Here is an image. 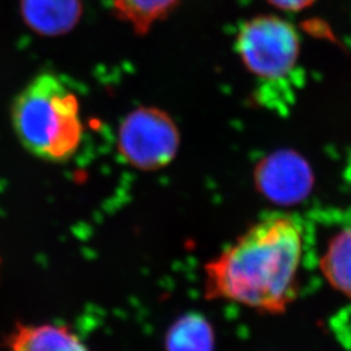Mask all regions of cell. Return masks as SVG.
Returning <instances> with one entry per match:
<instances>
[{
  "label": "cell",
  "mask_w": 351,
  "mask_h": 351,
  "mask_svg": "<svg viewBox=\"0 0 351 351\" xmlns=\"http://www.w3.org/2000/svg\"><path fill=\"white\" fill-rule=\"evenodd\" d=\"M254 181L267 199L289 206L308 195L314 185V176L310 165L297 152L280 150L258 163Z\"/></svg>",
  "instance_id": "5b68a950"
},
{
  "label": "cell",
  "mask_w": 351,
  "mask_h": 351,
  "mask_svg": "<svg viewBox=\"0 0 351 351\" xmlns=\"http://www.w3.org/2000/svg\"><path fill=\"white\" fill-rule=\"evenodd\" d=\"M276 10L284 12H301L311 7L316 0H265Z\"/></svg>",
  "instance_id": "8fae6325"
},
{
  "label": "cell",
  "mask_w": 351,
  "mask_h": 351,
  "mask_svg": "<svg viewBox=\"0 0 351 351\" xmlns=\"http://www.w3.org/2000/svg\"><path fill=\"white\" fill-rule=\"evenodd\" d=\"M181 136L172 116L162 108L142 106L126 114L117 132V151L129 167L152 172L172 163Z\"/></svg>",
  "instance_id": "277c9868"
},
{
  "label": "cell",
  "mask_w": 351,
  "mask_h": 351,
  "mask_svg": "<svg viewBox=\"0 0 351 351\" xmlns=\"http://www.w3.org/2000/svg\"><path fill=\"white\" fill-rule=\"evenodd\" d=\"M10 351H91L71 326L56 323L24 324L16 328Z\"/></svg>",
  "instance_id": "ba28073f"
},
{
  "label": "cell",
  "mask_w": 351,
  "mask_h": 351,
  "mask_svg": "<svg viewBox=\"0 0 351 351\" xmlns=\"http://www.w3.org/2000/svg\"><path fill=\"white\" fill-rule=\"evenodd\" d=\"M326 232L319 258L320 271L332 288L351 298V213L339 217Z\"/></svg>",
  "instance_id": "52a82bcc"
},
{
  "label": "cell",
  "mask_w": 351,
  "mask_h": 351,
  "mask_svg": "<svg viewBox=\"0 0 351 351\" xmlns=\"http://www.w3.org/2000/svg\"><path fill=\"white\" fill-rule=\"evenodd\" d=\"M306 226L293 213L265 215L203 267L207 301L282 315L298 295Z\"/></svg>",
  "instance_id": "6da1fadb"
},
{
  "label": "cell",
  "mask_w": 351,
  "mask_h": 351,
  "mask_svg": "<svg viewBox=\"0 0 351 351\" xmlns=\"http://www.w3.org/2000/svg\"><path fill=\"white\" fill-rule=\"evenodd\" d=\"M85 0H20L25 25L42 37H62L80 24Z\"/></svg>",
  "instance_id": "8992f818"
},
{
  "label": "cell",
  "mask_w": 351,
  "mask_h": 351,
  "mask_svg": "<svg viewBox=\"0 0 351 351\" xmlns=\"http://www.w3.org/2000/svg\"><path fill=\"white\" fill-rule=\"evenodd\" d=\"M12 125L26 151L51 163L72 159L84 138L80 99L52 73L38 75L19 93L13 101Z\"/></svg>",
  "instance_id": "7a4b0ae2"
},
{
  "label": "cell",
  "mask_w": 351,
  "mask_h": 351,
  "mask_svg": "<svg viewBox=\"0 0 351 351\" xmlns=\"http://www.w3.org/2000/svg\"><path fill=\"white\" fill-rule=\"evenodd\" d=\"M216 337L211 323L199 314L182 315L168 328L165 351H215Z\"/></svg>",
  "instance_id": "9c48e42d"
},
{
  "label": "cell",
  "mask_w": 351,
  "mask_h": 351,
  "mask_svg": "<svg viewBox=\"0 0 351 351\" xmlns=\"http://www.w3.org/2000/svg\"><path fill=\"white\" fill-rule=\"evenodd\" d=\"M234 49L245 68L264 86L284 85L298 65L301 39L288 20L258 14L241 25Z\"/></svg>",
  "instance_id": "3957f363"
},
{
  "label": "cell",
  "mask_w": 351,
  "mask_h": 351,
  "mask_svg": "<svg viewBox=\"0 0 351 351\" xmlns=\"http://www.w3.org/2000/svg\"><path fill=\"white\" fill-rule=\"evenodd\" d=\"M184 0H111L114 16L136 34H147Z\"/></svg>",
  "instance_id": "30bf717a"
}]
</instances>
